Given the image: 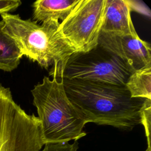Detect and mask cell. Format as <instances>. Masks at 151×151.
<instances>
[{"instance_id":"obj_7","label":"cell","mask_w":151,"mask_h":151,"mask_svg":"<svg viewBox=\"0 0 151 151\" xmlns=\"http://www.w3.org/2000/svg\"><path fill=\"white\" fill-rule=\"evenodd\" d=\"M98 44L116 54L134 71L151 64L150 44L136 35L100 32Z\"/></svg>"},{"instance_id":"obj_10","label":"cell","mask_w":151,"mask_h":151,"mask_svg":"<svg viewBox=\"0 0 151 151\" xmlns=\"http://www.w3.org/2000/svg\"><path fill=\"white\" fill-rule=\"evenodd\" d=\"M0 21V70L11 72L17 68L23 56L15 41L3 30Z\"/></svg>"},{"instance_id":"obj_14","label":"cell","mask_w":151,"mask_h":151,"mask_svg":"<svg viewBox=\"0 0 151 151\" xmlns=\"http://www.w3.org/2000/svg\"><path fill=\"white\" fill-rule=\"evenodd\" d=\"M21 5V1L19 0H0V14L14 11Z\"/></svg>"},{"instance_id":"obj_4","label":"cell","mask_w":151,"mask_h":151,"mask_svg":"<svg viewBox=\"0 0 151 151\" xmlns=\"http://www.w3.org/2000/svg\"><path fill=\"white\" fill-rule=\"evenodd\" d=\"M44 145L38 117L27 114L0 84V151H40Z\"/></svg>"},{"instance_id":"obj_11","label":"cell","mask_w":151,"mask_h":151,"mask_svg":"<svg viewBox=\"0 0 151 151\" xmlns=\"http://www.w3.org/2000/svg\"><path fill=\"white\" fill-rule=\"evenodd\" d=\"M125 86L132 98L151 100V64L133 71Z\"/></svg>"},{"instance_id":"obj_13","label":"cell","mask_w":151,"mask_h":151,"mask_svg":"<svg viewBox=\"0 0 151 151\" xmlns=\"http://www.w3.org/2000/svg\"><path fill=\"white\" fill-rule=\"evenodd\" d=\"M78 145L77 141L72 144L68 142L63 143H48L41 151H77Z\"/></svg>"},{"instance_id":"obj_6","label":"cell","mask_w":151,"mask_h":151,"mask_svg":"<svg viewBox=\"0 0 151 151\" xmlns=\"http://www.w3.org/2000/svg\"><path fill=\"white\" fill-rule=\"evenodd\" d=\"M106 0H80L59 24L58 32L75 52H87L98 45Z\"/></svg>"},{"instance_id":"obj_3","label":"cell","mask_w":151,"mask_h":151,"mask_svg":"<svg viewBox=\"0 0 151 151\" xmlns=\"http://www.w3.org/2000/svg\"><path fill=\"white\" fill-rule=\"evenodd\" d=\"M1 15L3 30L15 41L22 55L46 69L53 66L51 72L63 76L65 65L75 51L58 32V21L45 22L40 25L19 15Z\"/></svg>"},{"instance_id":"obj_12","label":"cell","mask_w":151,"mask_h":151,"mask_svg":"<svg viewBox=\"0 0 151 151\" xmlns=\"http://www.w3.org/2000/svg\"><path fill=\"white\" fill-rule=\"evenodd\" d=\"M141 124L143 126L147 139V148L146 151H150V123H151V100L145 99L140 110Z\"/></svg>"},{"instance_id":"obj_2","label":"cell","mask_w":151,"mask_h":151,"mask_svg":"<svg viewBox=\"0 0 151 151\" xmlns=\"http://www.w3.org/2000/svg\"><path fill=\"white\" fill-rule=\"evenodd\" d=\"M45 76L31 90L33 104L40 121L44 145L77 141L85 136V119L67 97L63 76Z\"/></svg>"},{"instance_id":"obj_5","label":"cell","mask_w":151,"mask_h":151,"mask_svg":"<svg viewBox=\"0 0 151 151\" xmlns=\"http://www.w3.org/2000/svg\"><path fill=\"white\" fill-rule=\"evenodd\" d=\"M134 71L116 54L98 44L87 52H74L68 59L63 78L125 86Z\"/></svg>"},{"instance_id":"obj_1","label":"cell","mask_w":151,"mask_h":151,"mask_svg":"<svg viewBox=\"0 0 151 151\" xmlns=\"http://www.w3.org/2000/svg\"><path fill=\"white\" fill-rule=\"evenodd\" d=\"M65 93L86 123L131 130L141 124L145 99L132 98L125 86L63 78Z\"/></svg>"},{"instance_id":"obj_8","label":"cell","mask_w":151,"mask_h":151,"mask_svg":"<svg viewBox=\"0 0 151 151\" xmlns=\"http://www.w3.org/2000/svg\"><path fill=\"white\" fill-rule=\"evenodd\" d=\"M130 1L106 0V11L101 32L115 35H136L130 11Z\"/></svg>"},{"instance_id":"obj_9","label":"cell","mask_w":151,"mask_h":151,"mask_svg":"<svg viewBox=\"0 0 151 151\" xmlns=\"http://www.w3.org/2000/svg\"><path fill=\"white\" fill-rule=\"evenodd\" d=\"M80 0H38L32 4L35 22L61 21L68 15Z\"/></svg>"}]
</instances>
